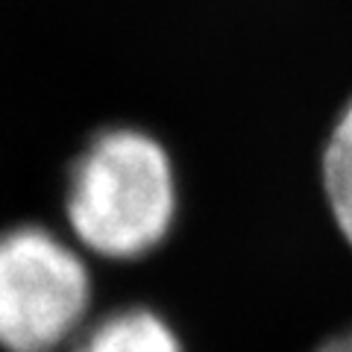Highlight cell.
I'll return each instance as SVG.
<instances>
[{"mask_svg": "<svg viewBox=\"0 0 352 352\" xmlns=\"http://www.w3.org/2000/svg\"><path fill=\"white\" fill-rule=\"evenodd\" d=\"M173 214V164L147 132L106 129L76 156L65 217L85 252L112 261L141 258L170 232Z\"/></svg>", "mask_w": 352, "mask_h": 352, "instance_id": "cell-1", "label": "cell"}, {"mask_svg": "<svg viewBox=\"0 0 352 352\" xmlns=\"http://www.w3.org/2000/svg\"><path fill=\"white\" fill-rule=\"evenodd\" d=\"M91 273L71 241L44 226L0 232V349L59 352L85 329Z\"/></svg>", "mask_w": 352, "mask_h": 352, "instance_id": "cell-2", "label": "cell"}, {"mask_svg": "<svg viewBox=\"0 0 352 352\" xmlns=\"http://www.w3.org/2000/svg\"><path fill=\"white\" fill-rule=\"evenodd\" d=\"M68 352H182V344L164 317L132 305L85 323Z\"/></svg>", "mask_w": 352, "mask_h": 352, "instance_id": "cell-3", "label": "cell"}, {"mask_svg": "<svg viewBox=\"0 0 352 352\" xmlns=\"http://www.w3.org/2000/svg\"><path fill=\"white\" fill-rule=\"evenodd\" d=\"M323 188L340 235L352 247V100L329 135L323 153Z\"/></svg>", "mask_w": 352, "mask_h": 352, "instance_id": "cell-4", "label": "cell"}, {"mask_svg": "<svg viewBox=\"0 0 352 352\" xmlns=\"http://www.w3.org/2000/svg\"><path fill=\"white\" fill-rule=\"evenodd\" d=\"M314 352H352V329H346V332H340L335 338H329L323 346H317Z\"/></svg>", "mask_w": 352, "mask_h": 352, "instance_id": "cell-5", "label": "cell"}]
</instances>
